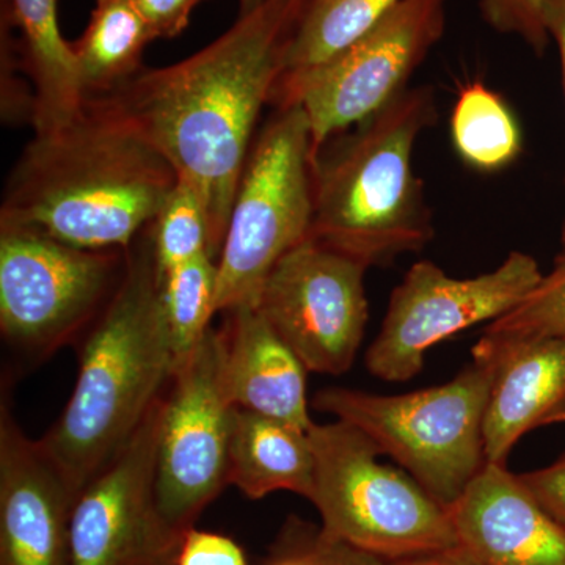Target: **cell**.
Returning <instances> with one entry per match:
<instances>
[{"instance_id":"6","label":"cell","mask_w":565,"mask_h":565,"mask_svg":"<svg viewBox=\"0 0 565 565\" xmlns=\"http://www.w3.org/2000/svg\"><path fill=\"white\" fill-rule=\"evenodd\" d=\"M315 486L310 500L321 526L364 552L393 559L457 544L449 509L405 470L382 463L381 448L352 424H311Z\"/></svg>"},{"instance_id":"4","label":"cell","mask_w":565,"mask_h":565,"mask_svg":"<svg viewBox=\"0 0 565 565\" xmlns=\"http://www.w3.org/2000/svg\"><path fill=\"white\" fill-rule=\"evenodd\" d=\"M437 115L433 87H408L319 152L310 237L367 269L426 247L434 237L433 214L414 152Z\"/></svg>"},{"instance_id":"22","label":"cell","mask_w":565,"mask_h":565,"mask_svg":"<svg viewBox=\"0 0 565 565\" xmlns=\"http://www.w3.org/2000/svg\"><path fill=\"white\" fill-rule=\"evenodd\" d=\"M399 2L401 0H308L286 52L285 68L278 84L291 81L340 54Z\"/></svg>"},{"instance_id":"25","label":"cell","mask_w":565,"mask_h":565,"mask_svg":"<svg viewBox=\"0 0 565 565\" xmlns=\"http://www.w3.org/2000/svg\"><path fill=\"white\" fill-rule=\"evenodd\" d=\"M262 565H386V559L345 544L321 525L289 516Z\"/></svg>"},{"instance_id":"20","label":"cell","mask_w":565,"mask_h":565,"mask_svg":"<svg viewBox=\"0 0 565 565\" xmlns=\"http://www.w3.org/2000/svg\"><path fill=\"white\" fill-rule=\"evenodd\" d=\"M152 40L134 0H96L87 29L71 43L87 99L110 95L140 73L141 57Z\"/></svg>"},{"instance_id":"32","label":"cell","mask_w":565,"mask_h":565,"mask_svg":"<svg viewBox=\"0 0 565 565\" xmlns=\"http://www.w3.org/2000/svg\"><path fill=\"white\" fill-rule=\"evenodd\" d=\"M545 25L559 51L565 90V0H545Z\"/></svg>"},{"instance_id":"18","label":"cell","mask_w":565,"mask_h":565,"mask_svg":"<svg viewBox=\"0 0 565 565\" xmlns=\"http://www.w3.org/2000/svg\"><path fill=\"white\" fill-rule=\"evenodd\" d=\"M2 20L17 31L22 65L35 92L33 132L73 120L87 103L73 46L63 39L58 0H3Z\"/></svg>"},{"instance_id":"17","label":"cell","mask_w":565,"mask_h":565,"mask_svg":"<svg viewBox=\"0 0 565 565\" xmlns=\"http://www.w3.org/2000/svg\"><path fill=\"white\" fill-rule=\"evenodd\" d=\"M221 333L222 385L233 407L308 430L307 367L256 305L225 311Z\"/></svg>"},{"instance_id":"2","label":"cell","mask_w":565,"mask_h":565,"mask_svg":"<svg viewBox=\"0 0 565 565\" xmlns=\"http://www.w3.org/2000/svg\"><path fill=\"white\" fill-rule=\"evenodd\" d=\"M178 181L172 163L106 99L39 132L11 170L0 223L93 250H129Z\"/></svg>"},{"instance_id":"8","label":"cell","mask_w":565,"mask_h":565,"mask_svg":"<svg viewBox=\"0 0 565 565\" xmlns=\"http://www.w3.org/2000/svg\"><path fill=\"white\" fill-rule=\"evenodd\" d=\"M128 250H93L35 226L0 223V330L13 348L43 356L98 318Z\"/></svg>"},{"instance_id":"5","label":"cell","mask_w":565,"mask_h":565,"mask_svg":"<svg viewBox=\"0 0 565 565\" xmlns=\"http://www.w3.org/2000/svg\"><path fill=\"white\" fill-rule=\"evenodd\" d=\"M493 375V360L473 352V362L445 385L397 396L330 386L311 405L359 427L451 509L486 465L482 426Z\"/></svg>"},{"instance_id":"1","label":"cell","mask_w":565,"mask_h":565,"mask_svg":"<svg viewBox=\"0 0 565 565\" xmlns=\"http://www.w3.org/2000/svg\"><path fill=\"white\" fill-rule=\"evenodd\" d=\"M308 0H269L192 57L102 96L202 193L217 262L256 125Z\"/></svg>"},{"instance_id":"12","label":"cell","mask_w":565,"mask_h":565,"mask_svg":"<svg viewBox=\"0 0 565 565\" xmlns=\"http://www.w3.org/2000/svg\"><path fill=\"white\" fill-rule=\"evenodd\" d=\"M366 270L307 237L275 264L255 305L308 371L343 374L366 330Z\"/></svg>"},{"instance_id":"29","label":"cell","mask_w":565,"mask_h":565,"mask_svg":"<svg viewBox=\"0 0 565 565\" xmlns=\"http://www.w3.org/2000/svg\"><path fill=\"white\" fill-rule=\"evenodd\" d=\"M519 476L542 508L565 527V455L548 467Z\"/></svg>"},{"instance_id":"33","label":"cell","mask_w":565,"mask_h":565,"mask_svg":"<svg viewBox=\"0 0 565 565\" xmlns=\"http://www.w3.org/2000/svg\"><path fill=\"white\" fill-rule=\"evenodd\" d=\"M266 2H269V0H239L241 14L250 13V11L258 9Z\"/></svg>"},{"instance_id":"26","label":"cell","mask_w":565,"mask_h":565,"mask_svg":"<svg viewBox=\"0 0 565 565\" xmlns=\"http://www.w3.org/2000/svg\"><path fill=\"white\" fill-rule=\"evenodd\" d=\"M484 334L500 338L556 337L565 340V252L552 273L519 307L490 322Z\"/></svg>"},{"instance_id":"21","label":"cell","mask_w":565,"mask_h":565,"mask_svg":"<svg viewBox=\"0 0 565 565\" xmlns=\"http://www.w3.org/2000/svg\"><path fill=\"white\" fill-rule=\"evenodd\" d=\"M451 139L459 158L479 172H498L522 152L515 115L497 92L479 81L468 82L457 95Z\"/></svg>"},{"instance_id":"23","label":"cell","mask_w":565,"mask_h":565,"mask_svg":"<svg viewBox=\"0 0 565 565\" xmlns=\"http://www.w3.org/2000/svg\"><path fill=\"white\" fill-rule=\"evenodd\" d=\"M217 262L210 253L161 275L163 315L178 362L210 332L212 316L217 315Z\"/></svg>"},{"instance_id":"9","label":"cell","mask_w":565,"mask_h":565,"mask_svg":"<svg viewBox=\"0 0 565 565\" xmlns=\"http://www.w3.org/2000/svg\"><path fill=\"white\" fill-rule=\"evenodd\" d=\"M446 7L448 0H401L340 54L277 85V107L300 104L307 114L315 161L330 140L407 90L444 36Z\"/></svg>"},{"instance_id":"24","label":"cell","mask_w":565,"mask_h":565,"mask_svg":"<svg viewBox=\"0 0 565 565\" xmlns=\"http://www.w3.org/2000/svg\"><path fill=\"white\" fill-rule=\"evenodd\" d=\"M150 230L156 264L161 275L203 253L211 255L206 204L196 185L180 174Z\"/></svg>"},{"instance_id":"11","label":"cell","mask_w":565,"mask_h":565,"mask_svg":"<svg viewBox=\"0 0 565 565\" xmlns=\"http://www.w3.org/2000/svg\"><path fill=\"white\" fill-rule=\"evenodd\" d=\"M542 278L539 263L523 252H512L492 273L473 278H452L437 264L416 263L392 294L381 332L366 352L367 371L385 382L411 381L430 348L508 315Z\"/></svg>"},{"instance_id":"34","label":"cell","mask_w":565,"mask_h":565,"mask_svg":"<svg viewBox=\"0 0 565 565\" xmlns=\"http://www.w3.org/2000/svg\"><path fill=\"white\" fill-rule=\"evenodd\" d=\"M563 243L565 245V222H564V228H563Z\"/></svg>"},{"instance_id":"14","label":"cell","mask_w":565,"mask_h":565,"mask_svg":"<svg viewBox=\"0 0 565 565\" xmlns=\"http://www.w3.org/2000/svg\"><path fill=\"white\" fill-rule=\"evenodd\" d=\"M79 493L0 405V565H70V523Z\"/></svg>"},{"instance_id":"30","label":"cell","mask_w":565,"mask_h":565,"mask_svg":"<svg viewBox=\"0 0 565 565\" xmlns=\"http://www.w3.org/2000/svg\"><path fill=\"white\" fill-rule=\"evenodd\" d=\"M202 0H134L154 39H173L188 28L193 9Z\"/></svg>"},{"instance_id":"3","label":"cell","mask_w":565,"mask_h":565,"mask_svg":"<svg viewBox=\"0 0 565 565\" xmlns=\"http://www.w3.org/2000/svg\"><path fill=\"white\" fill-rule=\"evenodd\" d=\"M177 364L148 226L126 252L117 289L87 329L66 407L40 438L77 493L131 441Z\"/></svg>"},{"instance_id":"13","label":"cell","mask_w":565,"mask_h":565,"mask_svg":"<svg viewBox=\"0 0 565 565\" xmlns=\"http://www.w3.org/2000/svg\"><path fill=\"white\" fill-rule=\"evenodd\" d=\"M163 394L131 441L77 497L70 565H177L184 535L163 522L156 500Z\"/></svg>"},{"instance_id":"31","label":"cell","mask_w":565,"mask_h":565,"mask_svg":"<svg viewBox=\"0 0 565 565\" xmlns=\"http://www.w3.org/2000/svg\"><path fill=\"white\" fill-rule=\"evenodd\" d=\"M386 565H487L470 546L463 542L440 546V548L423 550L386 561Z\"/></svg>"},{"instance_id":"7","label":"cell","mask_w":565,"mask_h":565,"mask_svg":"<svg viewBox=\"0 0 565 565\" xmlns=\"http://www.w3.org/2000/svg\"><path fill=\"white\" fill-rule=\"evenodd\" d=\"M313 139L300 104L278 107L253 141L217 256V313L255 305L286 253L310 237Z\"/></svg>"},{"instance_id":"19","label":"cell","mask_w":565,"mask_h":565,"mask_svg":"<svg viewBox=\"0 0 565 565\" xmlns=\"http://www.w3.org/2000/svg\"><path fill=\"white\" fill-rule=\"evenodd\" d=\"M226 481L250 500L275 492L310 500L315 452L308 430L234 407Z\"/></svg>"},{"instance_id":"16","label":"cell","mask_w":565,"mask_h":565,"mask_svg":"<svg viewBox=\"0 0 565 565\" xmlns=\"http://www.w3.org/2000/svg\"><path fill=\"white\" fill-rule=\"evenodd\" d=\"M449 514L487 565H565V527L505 467L486 463Z\"/></svg>"},{"instance_id":"15","label":"cell","mask_w":565,"mask_h":565,"mask_svg":"<svg viewBox=\"0 0 565 565\" xmlns=\"http://www.w3.org/2000/svg\"><path fill=\"white\" fill-rule=\"evenodd\" d=\"M473 352L494 363L482 426L486 463L505 467L523 435L565 423V340L482 333Z\"/></svg>"},{"instance_id":"28","label":"cell","mask_w":565,"mask_h":565,"mask_svg":"<svg viewBox=\"0 0 565 565\" xmlns=\"http://www.w3.org/2000/svg\"><path fill=\"white\" fill-rule=\"evenodd\" d=\"M177 565H248L241 546L222 534L192 527L182 539Z\"/></svg>"},{"instance_id":"27","label":"cell","mask_w":565,"mask_h":565,"mask_svg":"<svg viewBox=\"0 0 565 565\" xmlns=\"http://www.w3.org/2000/svg\"><path fill=\"white\" fill-rule=\"evenodd\" d=\"M479 10L493 31L519 36L535 52L545 50V0H479Z\"/></svg>"},{"instance_id":"10","label":"cell","mask_w":565,"mask_h":565,"mask_svg":"<svg viewBox=\"0 0 565 565\" xmlns=\"http://www.w3.org/2000/svg\"><path fill=\"white\" fill-rule=\"evenodd\" d=\"M222 343L210 329L180 360L163 394L156 500L163 522L185 535L223 492L234 407L222 385Z\"/></svg>"}]
</instances>
